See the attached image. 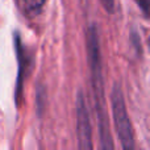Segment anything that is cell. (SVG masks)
<instances>
[{
	"label": "cell",
	"mask_w": 150,
	"mask_h": 150,
	"mask_svg": "<svg viewBox=\"0 0 150 150\" xmlns=\"http://www.w3.org/2000/svg\"><path fill=\"white\" fill-rule=\"evenodd\" d=\"M111 105L116 134L122 149H134V132L125 104L124 93L119 84H115L111 92Z\"/></svg>",
	"instance_id": "7a4b0ae2"
},
{
	"label": "cell",
	"mask_w": 150,
	"mask_h": 150,
	"mask_svg": "<svg viewBox=\"0 0 150 150\" xmlns=\"http://www.w3.org/2000/svg\"><path fill=\"white\" fill-rule=\"evenodd\" d=\"M136 3H137V5L140 7V9L142 11L144 16L148 17L149 16V5H150L149 0H136Z\"/></svg>",
	"instance_id": "8992f818"
},
{
	"label": "cell",
	"mask_w": 150,
	"mask_h": 150,
	"mask_svg": "<svg viewBox=\"0 0 150 150\" xmlns=\"http://www.w3.org/2000/svg\"><path fill=\"white\" fill-rule=\"evenodd\" d=\"M47 0H23V8L29 16H38Z\"/></svg>",
	"instance_id": "5b68a950"
},
{
	"label": "cell",
	"mask_w": 150,
	"mask_h": 150,
	"mask_svg": "<svg viewBox=\"0 0 150 150\" xmlns=\"http://www.w3.org/2000/svg\"><path fill=\"white\" fill-rule=\"evenodd\" d=\"M15 52L18 63L17 79H16V88H15V101L16 105L20 107V100L23 99V93H24V83H25V79L28 76V71L32 67L33 58L29 54L28 49L24 46L23 41L20 38V34L17 32L15 33Z\"/></svg>",
	"instance_id": "277c9868"
},
{
	"label": "cell",
	"mask_w": 150,
	"mask_h": 150,
	"mask_svg": "<svg viewBox=\"0 0 150 150\" xmlns=\"http://www.w3.org/2000/svg\"><path fill=\"white\" fill-rule=\"evenodd\" d=\"M86 50H87V61H88V65H90L95 112H96V117H98L100 148L101 149H115V144L112 141V134H111L108 111H107L100 37H99L98 26L95 24H91L87 28V30H86Z\"/></svg>",
	"instance_id": "6da1fadb"
},
{
	"label": "cell",
	"mask_w": 150,
	"mask_h": 150,
	"mask_svg": "<svg viewBox=\"0 0 150 150\" xmlns=\"http://www.w3.org/2000/svg\"><path fill=\"white\" fill-rule=\"evenodd\" d=\"M76 112V136H78V148L79 149H92V127H91L90 111L86 101L83 91H79L76 95L75 103Z\"/></svg>",
	"instance_id": "3957f363"
},
{
	"label": "cell",
	"mask_w": 150,
	"mask_h": 150,
	"mask_svg": "<svg viewBox=\"0 0 150 150\" xmlns=\"http://www.w3.org/2000/svg\"><path fill=\"white\" fill-rule=\"evenodd\" d=\"M103 8L107 11L108 13H113L115 12V0H100Z\"/></svg>",
	"instance_id": "52a82bcc"
}]
</instances>
